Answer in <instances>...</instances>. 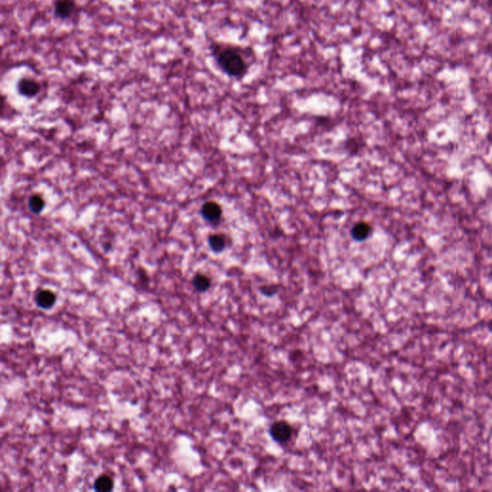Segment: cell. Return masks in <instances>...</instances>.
I'll return each mask as SVG.
<instances>
[{"label":"cell","instance_id":"obj_8","mask_svg":"<svg viewBox=\"0 0 492 492\" xmlns=\"http://www.w3.org/2000/svg\"><path fill=\"white\" fill-rule=\"evenodd\" d=\"M94 488L97 492H110L114 488V482L111 477L103 475L95 481Z\"/></svg>","mask_w":492,"mask_h":492},{"label":"cell","instance_id":"obj_2","mask_svg":"<svg viewBox=\"0 0 492 492\" xmlns=\"http://www.w3.org/2000/svg\"><path fill=\"white\" fill-rule=\"evenodd\" d=\"M77 2L75 0H56L53 7V15L60 20H67L77 13Z\"/></svg>","mask_w":492,"mask_h":492},{"label":"cell","instance_id":"obj_3","mask_svg":"<svg viewBox=\"0 0 492 492\" xmlns=\"http://www.w3.org/2000/svg\"><path fill=\"white\" fill-rule=\"evenodd\" d=\"M269 433L272 439L278 443H286L291 438L293 434V428L288 422L285 420H279L270 426Z\"/></svg>","mask_w":492,"mask_h":492},{"label":"cell","instance_id":"obj_6","mask_svg":"<svg viewBox=\"0 0 492 492\" xmlns=\"http://www.w3.org/2000/svg\"><path fill=\"white\" fill-rule=\"evenodd\" d=\"M56 295L48 289L41 290L36 296L37 305L41 308H49L52 307L55 303Z\"/></svg>","mask_w":492,"mask_h":492},{"label":"cell","instance_id":"obj_5","mask_svg":"<svg viewBox=\"0 0 492 492\" xmlns=\"http://www.w3.org/2000/svg\"><path fill=\"white\" fill-rule=\"evenodd\" d=\"M201 212L203 217L211 222L217 221L222 214L221 207L215 202H206L203 205Z\"/></svg>","mask_w":492,"mask_h":492},{"label":"cell","instance_id":"obj_4","mask_svg":"<svg viewBox=\"0 0 492 492\" xmlns=\"http://www.w3.org/2000/svg\"><path fill=\"white\" fill-rule=\"evenodd\" d=\"M18 91L25 97H34L41 91V84L34 78L22 77L18 82Z\"/></svg>","mask_w":492,"mask_h":492},{"label":"cell","instance_id":"obj_10","mask_svg":"<svg viewBox=\"0 0 492 492\" xmlns=\"http://www.w3.org/2000/svg\"><path fill=\"white\" fill-rule=\"evenodd\" d=\"M44 207V200L41 195H33L29 199V209L34 214H39Z\"/></svg>","mask_w":492,"mask_h":492},{"label":"cell","instance_id":"obj_11","mask_svg":"<svg viewBox=\"0 0 492 492\" xmlns=\"http://www.w3.org/2000/svg\"><path fill=\"white\" fill-rule=\"evenodd\" d=\"M209 245L215 252H220L225 248L226 241L220 235H213L209 238Z\"/></svg>","mask_w":492,"mask_h":492},{"label":"cell","instance_id":"obj_1","mask_svg":"<svg viewBox=\"0 0 492 492\" xmlns=\"http://www.w3.org/2000/svg\"><path fill=\"white\" fill-rule=\"evenodd\" d=\"M210 48L216 64L225 74L241 78L247 73L249 63L243 48L220 42L212 43Z\"/></svg>","mask_w":492,"mask_h":492},{"label":"cell","instance_id":"obj_9","mask_svg":"<svg viewBox=\"0 0 492 492\" xmlns=\"http://www.w3.org/2000/svg\"><path fill=\"white\" fill-rule=\"evenodd\" d=\"M193 286L198 291H206L211 286V280L209 277L203 274H197L193 279Z\"/></svg>","mask_w":492,"mask_h":492},{"label":"cell","instance_id":"obj_7","mask_svg":"<svg viewBox=\"0 0 492 492\" xmlns=\"http://www.w3.org/2000/svg\"><path fill=\"white\" fill-rule=\"evenodd\" d=\"M371 233V228L368 223L360 222L354 226L351 231V235L355 241L363 242L367 240Z\"/></svg>","mask_w":492,"mask_h":492},{"label":"cell","instance_id":"obj_12","mask_svg":"<svg viewBox=\"0 0 492 492\" xmlns=\"http://www.w3.org/2000/svg\"><path fill=\"white\" fill-rule=\"evenodd\" d=\"M261 292L266 296H272L278 292L276 286H265L261 287Z\"/></svg>","mask_w":492,"mask_h":492}]
</instances>
